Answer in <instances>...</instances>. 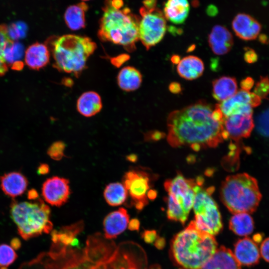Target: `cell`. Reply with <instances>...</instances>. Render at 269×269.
Masks as SVG:
<instances>
[{
  "label": "cell",
  "instance_id": "6da1fadb",
  "mask_svg": "<svg viewBox=\"0 0 269 269\" xmlns=\"http://www.w3.org/2000/svg\"><path fill=\"white\" fill-rule=\"evenodd\" d=\"M29 264L35 269H136L128 244L117 245L101 233L88 237L82 248L52 244L48 252Z\"/></svg>",
  "mask_w": 269,
  "mask_h": 269
},
{
  "label": "cell",
  "instance_id": "7a4b0ae2",
  "mask_svg": "<svg viewBox=\"0 0 269 269\" xmlns=\"http://www.w3.org/2000/svg\"><path fill=\"white\" fill-rule=\"evenodd\" d=\"M215 108L203 100L172 112L168 116L167 141L174 147H215L224 140L223 122L213 117Z\"/></svg>",
  "mask_w": 269,
  "mask_h": 269
},
{
  "label": "cell",
  "instance_id": "3957f363",
  "mask_svg": "<svg viewBox=\"0 0 269 269\" xmlns=\"http://www.w3.org/2000/svg\"><path fill=\"white\" fill-rule=\"evenodd\" d=\"M123 6V0H105L98 34L102 41L122 46L132 52L139 40L140 17Z\"/></svg>",
  "mask_w": 269,
  "mask_h": 269
},
{
  "label": "cell",
  "instance_id": "277c9868",
  "mask_svg": "<svg viewBox=\"0 0 269 269\" xmlns=\"http://www.w3.org/2000/svg\"><path fill=\"white\" fill-rule=\"evenodd\" d=\"M217 245L214 236L198 229L191 221L173 238L171 255L175 263L184 269H198L214 254Z\"/></svg>",
  "mask_w": 269,
  "mask_h": 269
},
{
  "label": "cell",
  "instance_id": "5b68a950",
  "mask_svg": "<svg viewBox=\"0 0 269 269\" xmlns=\"http://www.w3.org/2000/svg\"><path fill=\"white\" fill-rule=\"evenodd\" d=\"M51 43L54 66L60 71L77 76L85 69L97 45L85 36L65 34Z\"/></svg>",
  "mask_w": 269,
  "mask_h": 269
},
{
  "label": "cell",
  "instance_id": "8992f818",
  "mask_svg": "<svg viewBox=\"0 0 269 269\" xmlns=\"http://www.w3.org/2000/svg\"><path fill=\"white\" fill-rule=\"evenodd\" d=\"M220 193L222 202L233 214L254 212L262 198L257 180L246 173L227 176Z\"/></svg>",
  "mask_w": 269,
  "mask_h": 269
},
{
  "label": "cell",
  "instance_id": "52a82bcc",
  "mask_svg": "<svg viewBox=\"0 0 269 269\" xmlns=\"http://www.w3.org/2000/svg\"><path fill=\"white\" fill-rule=\"evenodd\" d=\"M10 214L19 234L25 240L49 233L52 230L50 208L40 198L33 202L13 201Z\"/></svg>",
  "mask_w": 269,
  "mask_h": 269
},
{
  "label": "cell",
  "instance_id": "ba28073f",
  "mask_svg": "<svg viewBox=\"0 0 269 269\" xmlns=\"http://www.w3.org/2000/svg\"><path fill=\"white\" fill-rule=\"evenodd\" d=\"M141 17L138 26L139 40L146 50L161 41L166 31V18L159 8L139 9Z\"/></svg>",
  "mask_w": 269,
  "mask_h": 269
},
{
  "label": "cell",
  "instance_id": "9c48e42d",
  "mask_svg": "<svg viewBox=\"0 0 269 269\" xmlns=\"http://www.w3.org/2000/svg\"><path fill=\"white\" fill-rule=\"evenodd\" d=\"M196 184L195 180L186 179L182 174H178L173 179H167L164 186L168 195L188 215L193 207L195 197L194 187Z\"/></svg>",
  "mask_w": 269,
  "mask_h": 269
},
{
  "label": "cell",
  "instance_id": "30bf717a",
  "mask_svg": "<svg viewBox=\"0 0 269 269\" xmlns=\"http://www.w3.org/2000/svg\"><path fill=\"white\" fill-rule=\"evenodd\" d=\"M123 184L136 209H142L148 203L147 193L149 190V178L147 173L140 170L129 171L124 177Z\"/></svg>",
  "mask_w": 269,
  "mask_h": 269
},
{
  "label": "cell",
  "instance_id": "8fae6325",
  "mask_svg": "<svg viewBox=\"0 0 269 269\" xmlns=\"http://www.w3.org/2000/svg\"><path fill=\"white\" fill-rule=\"evenodd\" d=\"M261 103V99L254 93L241 89L218 104L225 118L236 114L253 115V108L259 106Z\"/></svg>",
  "mask_w": 269,
  "mask_h": 269
},
{
  "label": "cell",
  "instance_id": "7c38bea8",
  "mask_svg": "<svg viewBox=\"0 0 269 269\" xmlns=\"http://www.w3.org/2000/svg\"><path fill=\"white\" fill-rule=\"evenodd\" d=\"M69 182L66 178L54 176L47 179L42 187V195L49 204L60 207L68 200L70 194Z\"/></svg>",
  "mask_w": 269,
  "mask_h": 269
},
{
  "label": "cell",
  "instance_id": "4fadbf2b",
  "mask_svg": "<svg viewBox=\"0 0 269 269\" xmlns=\"http://www.w3.org/2000/svg\"><path fill=\"white\" fill-rule=\"evenodd\" d=\"M253 115L236 114L225 117L223 129L228 138L238 141L243 138L249 137L254 128Z\"/></svg>",
  "mask_w": 269,
  "mask_h": 269
},
{
  "label": "cell",
  "instance_id": "5bb4252c",
  "mask_svg": "<svg viewBox=\"0 0 269 269\" xmlns=\"http://www.w3.org/2000/svg\"><path fill=\"white\" fill-rule=\"evenodd\" d=\"M195 215L194 222L198 229L214 236L222 229L221 216L216 203L205 206Z\"/></svg>",
  "mask_w": 269,
  "mask_h": 269
},
{
  "label": "cell",
  "instance_id": "9a60e30c",
  "mask_svg": "<svg viewBox=\"0 0 269 269\" xmlns=\"http://www.w3.org/2000/svg\"><path fill=\"white\" fill-rule=\"evenodd\" d=\"M129 221L130 216L124 208L110 213L103 221L104 237L108 240L115 239L126 230Z\"/></svg>",
  "mask_w": 269,
  "mask_h": 269
},
{
  "label": "cell",
  "instance_id": "2e32d148",
  "mask_svg": "<svg viewBox=\"0 0 269 269\" xmlns=\"http://www.w3.org/2000/svg\"><path fill=\"white\" fill-rule=\"evenodd\" d=\"M241 265L253 266L257 265L260 258L257 244L248 237L238 240L234 245L233 253Z\"/></svg>",
  "mask_w": 269,
  "mask_h": 269
},
{
  "label": "cell",
  "instance_id": "e0dca14e",
  "mask_svg": "<svg viewBox=\"0 0 269 269\" xmlns=\"http://www.w3.org/2000/svg\"><path fill=\"white\" fill-rule=\"evenodd\" d=\"M232 27L236 35L244 40L255 39L261 30L260 23L246 13L237 14L232 21Z\"/></svg>",
  "mask_w": 269,
  "mask_h": 269
},
{
  "label": "cell",
  "instance_id": "ac0fdd59",
  "mask_svg": "<svg viewBox=\"0 0 269 269\" xmlns=\"http://www.w3.org/2000/svg\"><path fill=\"white\" fill-rule=\"evenodd\" d=\"M208 40L212 52L218 55L227 54L233 45L232 34L226 27L220 25L212 28Z\"/></svg>",
  "mask_w": 269,
  "mask_h": 269
},
{
  "label": "cell",
  "instance_id": "d6986e66",
  "mask_svg": "<svg viewBox=\"0 0 269 269\" xmlns=\"http://www.w3.org/2000/svg\"><path fill=\"white\" fill-rule=\"evenodd\" d=\"M198 269H241V265L231 250L221 246Z\"/></svg>",
  "mask_w": 269,
  "mask_h": 269
},
{
  "label": "cell",
  "instance_id": "ffe728a7",
  "mask_svg": "<svg viewBox=\"0 0 269 269\" xmlns=\"http://www.w3.org/2000/svg\"><path fill=\"white\" fill-rule=\"evenodd\" d=\"M24 55L25 64L33 70H39L44 67L50 60V52L48 46L38 42L29 46Z\"/></svg>",
  "mask_w": 269,
  "mask_h": 269
},
{
  "label": "cell",
  "instance_id": "44dd1931",
  "mask_svg": "<svg viewBox=\"0 0 269 269\" xmlns=\"http://www.w3.org/2000/svg\"><path fill=\"white\" fill-rule=\"evenodd\" d=\"M0 179L2 190L11 197H15L23 194L28 183L26 177L18 172L4 174Z\"/></svg>",
  "mask_w": 269,
  "mask_h": 269
},
{
  "label": "cell",
  "instance_id": "7402d4cb",
  "mask_svg": "<svg viewBox=\"0 0 269 269\" xmlns=\"http://www.w3.org/2000/svg\"><path fill=\"white\" fill-rule=\"evenodd\" d=\"M190 10L188 0H167L164 4L163 14L166 19L175 24L183 23Z\"/></svg>",
  "mask_w": 269,
  "mask_h": 269
},
{
  "label": "cell",
  "instance_id": "603a6c76",
  "mask_svg": "<svg viewBox=\"0 0 269 269\" xmlns=\"http://www.w3.org/2000/svg\"><path fill=\"white\" fill-rule=\"evenodd\" d=\"M204 65L199 57L189 55L180 60L177 66L179 75L188 80H193L200 77L203 73Z\"/></svg>",
  "mask_w": 269,
  "mask_h": 269
},
{
  "label": "cell",
  "instance_id": "cb8c5ba5",
  "mask_svg": "<svg viewBox=\"0 0 269 269\" xmlns=\"http://www.w3.org/2000/svg\"><path fill=\"white\" fill-rule=\"evenodd\" d=\"M83 228L84 223L81 221L62 227L58 230H53L51 232L52 243L64 246H73L77 242L76 237Z\"/></svg>",
  "mask_w": 269,
  "mask_h": 269
},
{
  "label": "cell",
  "instance_id": "d4e9b609",
  "mask_svg": "<svg viewBox=\"0 0 269 269\" xmlns=\"http://www.w3.org/2000/svg\"><path fill=\"white\" fill-rule=\"evenodd\" d=\"M100 96L96 92L87 91L78 99L76 107L78 112L85 117H92L99 113L102 108Z\"/></svg>",
  "mask_w": 269,
  "mask_h": 269
},
{
  "label": "cell",
  "instance_id": "484cf974",
  "mask_svg": "<svg viewBox=\"0 0 269 269\" xmlns=\"http://www.w3.org/2000/svg\"><path fill=\"white\" fill-rule=\"evenodd\" d=\"M237 89V82L234 77L222 76L212 82V96L220 103L232 97Z\"/></svg>",
  "mask_w": 269,
  "mask_h": 269
},
{
  "label": "cell",
  "instance_id": "4316f807",
  "mask_svg": "<svg viewBox=\"0 0 269 269\" xmlns=\"http://www.w3.org/2000/svg\"><path fill=\"white\" fill-rule=\"evenodd\" d=\"M88 8V5L84 2L67 7L64 13V20L69 28L78 30L85 27V13Z\"/></svg>",
  "mask_w": 269,
  "mask_h": 269
},
{
  "label": "cell",
  "instance_id": "83f0119b",
  "mask_svg": "<svg viewBox=\"0 0 269 269\" xmlns=\"http://www.w3.org/2000/svg\"><path fill=\"white\" fill-rule=\"evenodd\" d=\"M142 82V75L135 68L126 66L123 68L117 76V83L119 87L126 92L137 90Z\"/></svg>",
  "mask_w": 269,
  "mask_h": 269
},
{
  "label": "cell",
  "instance_id": "f1b7e54d",
  "mask_svg": "<svg viewBox=\"0 0 269 269\" xmlns=\"http://www.w3.org/2000/svg\"><path fill=\"white\" fill-rule=\"evenodd\" d=\"M24 49L20 43L14 41H10L3 52V58L7 66L16 70H21L23 67L22 58Z\"/></svg>",
  "mask_w": 269,
  "mask_h": 269
},
{
  "label": "cell",
  "instance_id": "f546056e",
  "mask_svg": "<svg viewBox=\"0 0 269 269\" xmlns=\"http://www.w3.org/2000/svg\"><path fill=\"white\" fill-rule=\"evenodd\" d=\"M229 228L237 235L247 236L254 230V220L248 213L234 214L230 220Z\"/></svg>",
  "mask_w": 269,
  "mask_h": 269
},
{
  "label": "cell",
  "instance_id": "4dcf8cb0",
  "mask_svg": "<svg viewBox=\"0 0 269 269\" xmlns=\"http://www.w3.org/2000/svg\"><path fill=\"white\" fill-rule=\"evenodd\" d=\"M128 191L123 183H112L105 189L104 196L107 203L112 206L122 204L127 199Z\"/></svg>",
  "mask_w": 269,
  "mask_h": 269
},
{
  "label": "cell",
  "instance_id": "1f68e13d",
  "mask_svg": "<svg viewBox=\"0 0 269 269\" xmlns=\"http://www.w3.org/2000/svg\"><path fill=\"white\" fill-rule=\"evenodd\" d=\"M167 215L169 219L180 222L182 224H185L188 216L181 206L175 202L170 195L167 198Z\"/></svg>",
  "mask_w": 269,
  "mask_h": 269
},
{
  "label": "cell",
  "instance_id": "d6a6232c",
  "mask_svg": "<svg viewBox=\"0 0 269 269\" xmlns=\"http://www.w3.org/2000/svg\"><path fill=\"white\" fill-rule=\"evenodd\" d=\"M17 258L13 248L6 244L0 245V269H6Z\"/></svg>",
  "mask_w": 269,
  "mask_h": 269
},
{
  "label": "cell",
  "instance_id": "836d02e7",
  "mask_svg": "<svg viewBox=\"0 0 269 269\" xmlns=\"http://www.w3.org/2000/svg\"><path fill=\"white\" fill-rule=\"evenodd\" d=\"M26 26L22 22L12 23L10 26H7L8 36L12 41L24 37L26 34Z\"/></svg>",
  "mask_w": 269,
  "mask_h": 269
},
{
  "label": "cell",
  "instance_id": "e575fe53",
  "mask_svg": "<svg viewBox=\"0 0 269 269\" xmlns=\"http://www.w3.org/2000/svg\"><path fill=\"white\" fill-rule=\"evenodd\" d=\"M256 125L257 130L261 134L269 136V109L258 117Z\"/></svg>",
  "mask_w": 269,
  "mask_h": 269
},
{
  "label": "cell",
  "instance_id": "d590c367",
  "mask_svg": "<svg viewBox=\"0 0 269 269\" xmlns=\"http://www.w3.org/2000/svg\"><path fill=\"white\" fill-rule=\"evenodd\" d=\"M261 99H266L269 95V78L268 76L261 77L256 83L254 92Z\"/></svg>",
  "mask_w": 269,
  "mask_h": 269
},
{
  "label": "cell",
  "instance_id": "8d00e7d4",
  "mask_svg": "<svg viewBox=\"0 0 269 269\" xmlns=\"http://www.w3.org/2000/svg\"><path fill=\"white\" fill-rule=\"evenodd\" d=\"M65 148V144L63 141H56L48 148L47 153L53 159L59 160L64 156Z\"/></svg>",
  "mask_w": 269,
  "mask_h": 269
},
{
  "label": "cell",
  "instance_id": "74e56055",
  "mask_svg": "<svg viewBox=\"0 0 269 269\" xmlns=\"http://www.w3.org/2000/svg\"><path fill=\"white\" fill-rule=\"evenodd\" d=\"M7 31V26L5 24L0 25V57L3 58V50L8 44L11 41Z\"/></svg>",
  "mask_w": 269,
  "mask_h": 269
},
{
  "label": "cell",
  "instance_id": "f35d334b",
  "mask_svg": "<svg viewBox=\"0 0 269 269\" xmlns=\"http://www.w3.org/2000/svg\"><path fill=\"white\" fill-rule=\"evenodd\" d=\"M260 253L264 260L269 263V237L265 239L262 242Z\"/></svg>",
  "mask_w": 269,
  "mask_h": 269
},
{
  "label": "cell",
  "instance_id": "ab89813d",
  "mask_svg": "<svg viewBox=\"0 0 269 269\" xmlns=\"http://www.w3.org/2000/svg\"><path fill=\"white\" fill-rule=\"evenodd\" d=\"M245 52L244 58L245 60L249 63H253L257 61L258 55L254 50L247 48Z\"/></svg>",
  "mask_w": 269,
  "mask_h": 269
},
{
  "label": "cell",
  "instance_id": "60d3db41",
  "mask_svg": "<svg viewBox=\"0 0 269 269\" xmlns=\"http://www.w3.org/2000/svg\"><path fill=\"white\" fill-rule=\"evenodd\" d=\"M141 236L143 240L147 243H152L157 239V234L155 230H145Z\"/></svg>",
  "mask_w": 269,
  "mask_h": 269
},
{
  "label": "cell",
  "instance_id": "b9f144b4",
  "mask_svg": "<svg viewBox=\"0 0 269 269\" xmlns=\"http://www.w3.org/2000/svg\"><path fill=\"white\" fill-rule=\"evenodd\" d=\"M254 84V81L251 77H247L243 79L241 83L240 86L241 89L245 91H250V90L253 87Z\"/></svg>",
  "mask_w": 269,
  "mask_h": 269
},
{
  "label": "cell",
  "instance_id": "7bdbcfd3",
  "mask_svg": "<svg viewBox=\"0 0 269 269\" xmlns=\"http://www.w3.org/2000/svg\"><path fill=\"white\" fill-rule=\"evenodd\" d=\"M140 226L139 221L136 219H132L128 224V229L131 231H138Z\"/></svg>",
  "mask_w": 269,
  "mask_h": 269
},
{
  "label": "cell",
  "instance_id": "ee69618b",
  "mask_svg": "<svg viewBox=\"0 0 269 269\" xmlns=\"http://www.w3.org/2000/svg\"><path fill=\"white\" fill-rule=\"evenodd\" d=\"M170 91L174 94H178L181 91L180 85L177 82H172L169 86Z\"/></svg>",
  "mask_w": 269,
  "mask_h": 269
},
{
  "label": "cell",
  "instance_id": "f6af8a7d",
  "mask_svg": "<svg viewBox=\"0 0 269 269\" xmlns=\"http://www.w3.org/2000/svg\"><path fill=\"white\" fill-rule=\"evenodd\" d=\"M157 0H144L143 7L146 9H150L156 7Z\"/></svg>",
  "mask_w": 269,
  "mask_h": 269
},
{
  "label": "cell",
  "instance_id": "bcb514c9",
  "mask_svg": "<svg viewBox=\"0 0 269 269\" xmlns=\"http://www.w3.org/2000/svg\"><path fill=\"white\" fill-rule=\"evenodd\" d=\"M7 65L3 58L0 57V77L4 75L7 71Z\"/></svg>",
  "mask_w": 269,
  "mask_h": 269
},
{
  "label": "cell",
  "instance_id": "7dc6e473",
  "mask_svg": "<svg viewBox=\"0 0 269 269\" xmlns=\"http://www.w3.org/2000/svg\"><path fill=\"white\" fill-rule=\"evenodd\" d=\"M49 168L47 164H41L38 168V172L40 174H45L49 172Z\"/></svg>",
  "mask_w": 269,
  "mask_h": 269
},
{
  "label": "cell",
  "instance_id": "c3c4849f",
  "mask_svg": "<svg viewBox=\"0 0 269 269\" xmlns=\"http://www.w3.org/2000/svg\"><path fill=\"white\" fill-rule=\"evenodd\" d=\"M165 242L163 238H157L155 241V246L158 249H162L165 245Z\"/></svg>",
  "mask_w": 269,
  "mask_h": 269
},
{
  "label": "cell",
  "instance_id": "681fc988",
  "mask_svg": "<svg viewBox=\"0 0 269 269\" xmlns=\"http://www.w3.org/2000/svg\"><path fill=\"white\" fill-rule=\"evenodd\" d=\"M163 136V134L159 132L155 131L150 134V138L151 139L156 140L159 139L161 137Z\"/></svg>",
  "mask_w": 269,
  "mask_h": 269
},
{
  "label": "cell",
  "instance_id": "f907efd6",
  "mask_svg": "<svg viewBox=\"0 0 269 269\" xmlns=\"http://www.w3.org/2000/svg\"><path fill=\"white\" fill-rule=\"evenodd\" d=\"M157 196V192L153 189H149L147 193V197L150 200L154 199Z\"/></svg>",
  "mask_w": 269,
  "mask_h": 269
},
{
  "label": "cell",
  "instance_id": "816d5d0a",
  "mask_svg": "<svg viewBox=\"0 0 269 269\" xmlns=\"http://www.w3.org/2000/svg\"><path fill=\"white\" fill-rule=\"evenodd\" d=\"M38 196V193L35 190H31L28 193V198L30 199H35Z\"/></svg>",
  "mask_w": 269,
  "mask_h": 269
},
{
  "label": "cell",
  "instance_id": "f5cc1de1",
  "mask_svg": "<svg viewBox=\"0 0 269 269\" xmlns=\"http://www.w3.org/2000/svg\"><path fill=\"white\" fill-rule=\"evenodd\" d=\"M263 235L261 234H257L253 236V240L256 243L261 242L263 240Z\"/></svg>",
  "mask_w": 269,
  "mask_h": 269
},
{
  "label": "cell",
  "instance_id": "db71d44e",
  "mask_svg": "<svg viewBox=\"0 0 269 269\" xmlns=\"http://www.w3.org/2000/svg\"><path fill=\"white\" fill-rule=\"evenodd\" d=\"M127 158L131 162H135L137 159V156L134 154H131L127 156Z\"/></svg>",
  "mask_w": 269,
  "mask_h": 269
},
{
  "label": "cell",
  "instance_id": "11a10c76",
  "mask_svg": "<svg viewBox=\"0 0 269 269\" xmlns=\"http://www.w3.org/2000/svg\"><path fill=\"white\" fill-rule=\"evenodd\" d=\"M180 60V57L178 55H175L171 57V61L174 64H178Z\"/></svg>",
  "mask_w": 269,
  "mask_h": 269
},
{
  "label": "cell",
  "instance_id": "9f6ffc18",
  "mask_svg": "<svg viewBox=\"0 0 269 269\" xmlns=\"http://www.w3.org/2000/svg\"><path fill=\"white\" fill-rule=\"evenodd\" d=\"M149 269H162L159 265H153L150 267Z\"/></svg>",
  "mask_w": 269,
  "mask_h": 269
},
{
  "label": "cell",
  "instance_id": "6f0895ef",
  "mask_svg": "<svg viewBox=\"0 0 269 269\" xmlns=\"http://www.w3.org/2000/svg\"><path fill=\"white\" fill-rule=\"evenodd\" d=\"M260 40H261V41L263 43H267V38L265 36V37H260Z\"/></svg>",
  "mask_w": 269,
  "mask_h": 269
},
{
  "label": "cell",
  "instance_id": "680465c9",
  "mask_svg": "<svg viewBox=\"0 0 269 269\" xmlns=\"http://www.w3.org/2000/svg\"><path fill=\"white\" fill-rule=\"evenodd\" d=\"M84 0V1H86V0Z\"/></svg>",
  "mask_w": 269,
  "mask_h": 269
}]
</instances>
